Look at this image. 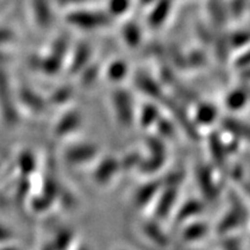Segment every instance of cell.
Listing matches in <instances>:
<instances>
[{"label": "cell", "instance_id": "cell-6", "mask_svg": "<svg viewBox=\"0 0 250 250\" xmlns=\"http://www.w3.org/2000/svg\"><path fill=\"white\" fill-rule=\"evenodd\" d=\"M250 102L248 87H237L230 90L225 98V105L230 112H236L246 108Z\"/></svg>", "mask_w": 250, "mask_h": 250}, {"label": "cell", "instance_id": "cell-8", "mask_svg": "<svg viewBox=\"0 0 250 250\" xmlns=\"http://www.w3.org/2000/svg\"><path fill=\"white\" fill-rule=\"evenodd\" d=\"M219 118V114L217 108L214 105L208 104V103H204V104L201 105L197 111H195V121L197 124L204 125V126H208V125H212Z\"/></svg>", "mask_w": 250, "mask_h": 250}, {"label": "cell", "instance_id": "cell-16", "mask_svg": "<svg viewBox=\"0 0 250 250\" xmlns=\"http://www.w3.org/2000/svg\"><path fill=\"white\" fill-rule=\"evenodd\" d=\"M62 2H68V4H74V2H86L88 0H62Z\"/></svg>", "mask_w": 250, "mask_h": 250}, {"label": "cell", "instance_id": "cell-12", "mask_svg": "<svg viewBox=\"0 0 250 250\" xmlns=\"http://www.w3.org/2000/svg\"><path fill=\"white\" fill-rule=\"evenodd\" d=\"M127 72H129V66L124 61H116L111 64V66L109 67L108 76L111 80L114 81H123L127 76Z\"/></svg>", "mask_w": 250, "mask_h": 250}, {"label": "cell", "instance_id": "cell-5", "mask_svg": "<svg viewBox=\"0 0 250 250\" xmlns=\"http://www.w3.org/2000/svg\"><path fill=\"white\" fill-rule=\"evenodd\" d=\"M174 0H156L148 9V23L153 28L164 24L170 17Z\"/></svg>", "mask_w": 250, "mask_h": 250}, {"label": "cell", "instance_id": "cell-7", "mask_svg": "<svg viewBox=\"0 0 250 250\" xmlns=\"http://www.w3.org/2000/svg\"><path fill=\"white\" fill-rule=\"evenodd\" d=\"M122 37L129 48H137L143 41V29L134 21H129L122 28Z\"/></svg>", "mask_w": 250, "mask_h": 250}, {"label": "cell", "instance_id": "cell-17", "mask_svg": "<svg viewBox=\"0 0 250 250\" xmlns=\"http://www.w3.org/2000/svg\"><path fill=\"white\" fill-rule=\"evenodd\" d=\"M248 88H249V94H250V85L248 86Z\"/></svg>", "mask_w": 250, "mask_h": 250}, {"label": "cell", "instance_id": "cell-10", "mask_svg": "<svg viewBox=\"0 0 250 250\" xmlns=\"http://www.w3.org/2000/svg\"><path fill=\"white\" fill-rule=\"evenodd\" d=\"M230 20H240L249 13L250 0H226Z\"/></svg>", "mask_w": 250, "mask_h": 250}, {"label": "cell", "instance_id": "cell-3", "mask_svg": "<svg viewBox=\"0 0 250 250\" xmlns=\"http://www.w3.org/2000/svg\"><path fill=\"white\" fill-rule=\"evenodd\" d=\"M221 126L224 131L239 143L250 145V122L239 118L235 115L221 117Z\"/></svg>", "mask_w": 250, "mask_h": 250}, {"label": "cell", "instance_id": "cell-4", "mask_svg": "<svg viewBox=\"0 0 250 250\" xmlns=\"http://www.w3.org/2000/svg\"><path fill=\"white\" fill-rule=\"evenodd\" d=\"M205 11L213 27H225L230 21L226 0H206Z\"/></svg>", "mask_w": 250, "mask_h": 250}, {"label": "cell", "instance_id": "cell-15", "mask_svg": "<svg viewBox=\"0 0 250 250\" xmlns=\"http://www.w3.org/2000/svg\"><path fill=\"white\" fill-rule=\"evenodd\" d=\"M243 78L248 81V83H250V67L249 68H246L245 70V74H243Z\"/></svg>", "mask_w": 250, "mask_h": 250}, {"label": "cell", "instance_id": "cell-1", "mask_svg": "<svg viewBox=\"0 0 250 250\" xmlns=\"http://www.w3.org/2000/svg\"><path fill=\"white\" fill-rule=\"evenodd\" d=\"M68 22L80 29L94 30L108 27L112 22V19L108 12L93 11V9H79L68 14Z\"/></svg>", "mask_w": 250, "mask_h": 250}, {"label": "cell", "instance_id": "cell-18", "mask_svg": "<svg viewBox=\"0 0 250 250\" xmlns=\"http://www.w3.org/2000/svg\"><path fill=\"white\" fill-rule=\"evenodd\" d=\"M249 14H250V6H249Z\"/></svg>", "mask_w": 250, "mask_h": 250}, {"label": "cell", "instance_id": "cell-2", "mask_svg": "<svg viewBox=\"0 0 250 250\" xmlns=\"http://www.w3.org/2000/svg\"><path fill=\"white\" fill-rule=\"evenodd\" d=\"M114 107L115 115L122 126H129L136 120V105L133 103L132 96L126 90L121 89L115 93Z\"/></svg>", "mask_w": 250, "mask_h": 250}, {"label": "cell", "instance_id": "cell-11", "mask_svg": "<svg viewBox=\"0 0 250 250\" xmlns=\"http://www.w3.org/2000/svg\"><path fill=\"white\" fill-rule=\"evenodd\" d=\"M228 42H229L230 48L241 49L250 45V30L242 28V29H235L227 34Z\"/></svg>", "mask_w": 250, "mask_h": 250}, {"label": "cell", "instance_id": "cell-14", "mask_svg": "<svg viewBox=\"0 0 250 250\" xmlns=\"http://www.w3.org/2000/svg\"><path fill=\"white\" fill-rule=\"evenodd\" d=\"M156 0H138V2L142 7H151V6L154 4Z\"/></svg>", "mask_w": 250, "mask_h": 250}, {"label": "cell", "instance_id": "cell-9", "mask_svg": "<svg viewBox=\"0 0 250 250\" xmlns=\"http://www.w3.org/2000/svg\"><path fill=\"white\" fill-rule=\"evenodd\" d=\"M132 6V0H108L107 12L112 19L123 18L130 13Z\"/></svg>", "mask_w": 250, "mask_h": 250}, {"label": "cell", "instance_id": "cell-13", "mask_svg": "<svg viewBox=\"0 0 250 250\" xmlns=\"http://www.w3.org/2000/svg\"><path fill=\"white\" fill-rule=\"evenodd\" d=\"M205 226H199V225H195V227L192 228H189V229L187 230L186 233H184V235L187 237H190V239H193V237H199L202 235H204L205 234Z\"/></svg>", "mask_w": 250, "mask_h": 250}]
</instances>
